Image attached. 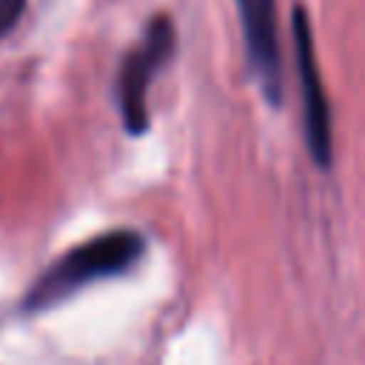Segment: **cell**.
<instances>
[{
	"label": "cell",
	"mask_w": 365,
	"mask_h": 365,
	"mask_svg": "<svg viewBox=\"0 0 365 365\" xmlns=\"http://www.w3.org/2000/svg\"><path fill=\"white\" fill-rule=\"evenodd\" d=\"M143 248H145L143 237L131 228L97 234V237L68 248L60 259H54V265H48L26 291L23 308L46 311L97 279L117 277V274L128 271L143 257Z\"/></svg>",
	"instance_id": "obj_1"
},
{
	"label": "cell",
	"mask_w": 365,
	"mask_h": 365,
	"mask_svg": "<svg viewBox=\"0 0 365 365\" xmlns=\"http://www.w3.org/2000/svg\"><path fill=\"white\" fill-rule=\"evenodd\" d=\"M177 48L174 20L168 14H154L140 37V43L123 57L117 74V106L123 128L131 137L145 134L148 128V88L151 80L163 71Z\"/></svg>",
	"instance_id": "obj_2"
},
{
	"label": "cell",
	"mask_w": 365,
	"mask_h": 365,
	"mask_svg": "<svg viewBox=\"0 0 365 365\" xmlns=\"http://www.w3.org/2000/svg\"><path fill=\"white\" fill-rule=\"evenodd\" d=\"M291 37H294V57H297V74L302 88V128H305V145L311 151V160L319 168L331 165L334 145H331V108L322 88L317 51H314V34L311 23L302 6H294L291 11Z\"/></svg>",
	"instance_id": "obj_3"
},
{
	"label": "cell",
	"mask_w": 365,
	"mask_h": 365,
	"mask_svg": "<svg viewBox=\"0 0 365 365\" xmlns=\"http://www.w3.org/2000/svg\"><path fill=\"white\" fill-rule=\"evenodd\" d=\"M248 68L268 106H282V57L277 40L274 0H237Z\"/></svg>",
	"instance_id": "obj_4"
},
{
	"label": "cell",
	"mask_w": 365,
	"mask_h": 365,
	"mask_svg": "<svg viewBox=\"0 0 365 365\" xmlns=\"http://www.w3.org/2000/svg\"><path fill=\"white\" fill-rule=\"evenodd\" d=\"M26 11V0H0V37H6Z\"/></svg>",
	"instance_id": "obj_5"
}]
</instances>
